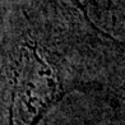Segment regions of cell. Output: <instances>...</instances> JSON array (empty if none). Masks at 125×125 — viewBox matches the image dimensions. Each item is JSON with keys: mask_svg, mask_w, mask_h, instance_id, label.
I'll return each mask as SVG.
<instances>
[{"mask_svg": "<svg viewBox=\"0 0 125 125\" xmlns=\"http://www.w3.org/2000/svg\"><path fill=\"white\" fill-rule=\"evenodd\" d=\"M61 94L62 87L54 68L36 46L24 45L15 72L9 125H37Z\"/></svg>", "mask_w": 125, "mask_h": 125, "instance_id": "6da1fadb", "label": "cell"}, {"mask_svg": "<svg viewBox=\"0 0 125 125\" xmlns=\"http://www.w3.org/2000/svg\"><path fill=\"white\" fill-rule=\"evenodd\" d=\"M73 3H74L77 7L81 9V12H83V15L84 18L88 19V14H87V5L94 3V0H73Z\"/></svg>", "mask_w": 125, "mask_h": 125, "instance_id": "7a4b0ae2", "label": "cell"}]
</instances>
